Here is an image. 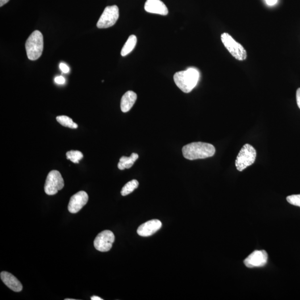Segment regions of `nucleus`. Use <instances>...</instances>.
<instances>
[{"mask_svg":"<svg viewBox=\"0 0 300 300\" xmlns=\"http://www.w3.org/2000/svg\"><path fill=\"white\" fill-rule=\"evenodd\" d=\"M216 150L213 145L202 142H195L182 148L183 157L189 160L203 159L213 156Z\"/></svg>","mask_w":300,"mask_h":300,"instance_id":"1","label":"nucleus"},{"mask_svg":"<svg viewBox=\"0 0 300 300\" xmlns=\"http://www.w3.org/2000/svg\"><path fill=\"white\" fill-rule=\"evenodd\" d=\"M199 71L189 68L175 73L174 80L176 85L183 93H189L197 85L199 80Z\"/></svg>","mask_w":300,"mask_h":300,"instance_id":"2","label":"nucleus"},{"mask_svg":"<svg viewBox=\"0 0 300 300\" xmlns=\"http://www.w3.org/2000/svg\"><path fill=\"white\" fill-rule=\"evenodd\" d=\"M29 60L35 61L40 57L44 50V37L41 32L36 30L28 37L25 44Z\"/></svg>","mask_w":300,"mask_h":300,"instance_id":"3","label":"nucleus"},{"mask_svg":"<svg viewBox=\"0 0 300 300\" xmlns=\"http://www.w3.org/2000/svg\"><path fill=\"white\" fill-rule=\"evenodd\" d=\"M256 157V151L255 148L251 145L245 144L236 157L235 165L237 170L239 172H243L255 162Z\"/></svg>","mask_w":300,"mask_h":300,"instance_id":"4","label":"nucleus"},{"mask_svg":"<svg viewBox=\"0 0 300 300\" xmlns=\"http://www.w3.org/2000/svg\"><path fill=\"white\" fill-rule=\"evenodd\" d=\"M221 39L225 48L236 59L243 61L247 58V53L244 48L233 39L228 33L226 32L223 33Z\"/></svg>","mask_w":300,"mask_h":300,"instance_id":"5","label":"nucleus"},{"mask_svg":"<svg viewBox=\"0 0 300 300\" xmlns=\"http://www.w3.org/2000/svg\"><path fill=\"white\" fill-rule=\"evenodd\" d=\"M64 181L62 175L57 170H52L48 175L44 186L45 193L48 195H56L63 189Z\"/></svg>","mask_w":300,"mask_h":300,"instance_id":"6","label":"nucleus"},{"mask_svg":"<svg viewBox=\"0 0 300 300\" xmlns=\"http://www.w3.org/2000/svg\"><path fill=\"white\" fill-rule=\"evenodd\" d=\"M119 18V9L116 5L107 6L97 23L99 28L110 27L116 24Z\"/></svg>","mask_w":300,"mask_h":300,"instance_id":"7","label":"nucleus"},{"mask_svg":"<svg viewBox=\"0 0 300 300\" xmlns=\"http://www.w3.org/2000/svg\"><path fill=\"white\" fill-rule=\"evenodd\" d=\"M115 241L114 233L110 230L100 232L94 240V247L100 252L110 251Z\"/></svg>","mask_w":300,"mask_h":300,"instance_id":"8","label":"nucleus"},{"mask_svg":"<svg viewBox=\"0 0 300 300\" xmlns=\"http://www.w3.org/2000/svg\"><path fill=\"white\" fill-rule=\"evenodd\" d=\"M268 260V253L265 250H257L246 258L244 264L249 268H260L266 265Z\"/></svg>","mask_w":300,"mask_h":300,"instance_id":"9","label":"nucleus"},{"mask_svg":"<svg viewBox=\"0 0 300 300\" xmlns=\"http://www.w3.org/2000/svg\"><path fill=\"white\" fill-rule=\"evenodd\" d=\"M89 200V196L85 191H81L71 198L68 210L72 214H76L82 207L86 205Z\"/></svg>","mask_w":300,"mask_h":300,"instance_id":"10","label":"nucleus"},{"mask_svg":"<svg viewBox=\"0 0 300 300\" xmlns=\"http://www.w3.org/2000/svg\"><path fill=\"white\" fill-rule=\"evenodd\" d=\"M162 227V223L160 220H152L140 225L137 232L138 235L143 237L151 236L160 230Z\"/></svg>","mask_w":300,"mask_h":300,"instance_id":"11","label":"nucleus"},{"mask_svg":"<svg viewBox=\"0 0 300 300\" xmlns=\"http://www.w3.org/2000/svg\"><path fill=\"white\" fill-rule=\"evenodd\" d=\"M145 10L149 13L167 15L168 8L160 0H147L145 4Z\"/></svg>","mask_w":300,"mask_h":300,"instance_id":"12","label":"nucleus"},{"mask_svg":"<svg viewBox=\"0 0 300 300\" xmlns=\"http://www.w3.org/2000/svg\"><path fill=\"white\" fill-rule=\"evenodd\" d=\"M0 277L2 282L12 291L16 293L22 291V283L13 275L6 272H2L0 274Z\"/></svg>","mask_w":300,"mask_h":300,"instance_id":"13","label":"nucleus"},{"mask_svg":"<svg viewBox=\"0 0 300 300\" xmlns=\"http://www.w3.org/2000/svg\"><path fill=\"white\" fill-rule=\"evenodd\" d=\"M137 100V95L134 92L128 91L125 93L121 100V110L123 112H127L131 109Z\"/></svg>","mask_w":300,"mask_h":300,"instance_id":"14","label":"nucleus"},{"mask_svg":"<svg viewBox=\"0 0 300 300\" xmlns=\"http://www.w3.org/2000/svg\"><path fill=\"white\" fill-rule=\"evenodd\" d=\"M138 158V154L135 153H132L130 157L123 156L121 157L118 165L119 169L124 170L130 169Z\"/></svg>","mask_w":300,"mask_h":300,"instance_id":"15","label":"nucleus"},{"mask_svg":"<svg viewBox=\"0 0 300 300\" xmlns=\"http://www.w3.org/2000/svg\"><path fill=\"white\" fill-rule=\"evenodd\" d=\"M136 44L137 37L135 35H132L129 37L122 50V52H121L122 55L123 56L127 55L135 48Z\"/></svg>","mask_w":300,"mask_h":300,"instance_id":"16","label":"nucleus"},{"mask_svg":"<svg viewBox=\"0 0 300 300\" xmlns=\"http://www.w3.org/2000/svg\"><path fill=\"white\" fill-rule=\"evenodd\" d=\"M56 120L62 126L70 128H77L78 125L74 123L73 120L67 116H58L56 118Z\"/></svg>","mask_w":300,"mask_h":300,"instance_id":"17","label":"nucleus"},{"mask_svg":"<svg viewBox=\"0 0 300 300\" xmlns=\"http://www.w3.org/2000/svg\"><path fill=\"white\" fill-rule=\"evenodd\" d=\"M139 185V182L136 180H132L129 181L123 187L121 194H122L123 197L130 194L138 187Z\"/></svg>","mask_w":300,"mask_h":300,"instance_id":"18","label":"nucleus"},{"mask_svg":"<svg viewBox=\"0 0 300 300\" xmlns=\"http://www.w3.org/2000/svg\"><path fill=\"white\" fill-rule=\"evenodd\" d=\"M83 157V153L79 151L71 150L66 153L67 159L70 160L75 164H78L79 161L82 160Z\"/></svg>","mask_w":300,"mask_h":300,"instance_id":"19","label":"nucleus"},{"mask_svg":"<svg viewBox=\"0 0 300 300\" xmlns=\"http://www.w3.org/2000/svg\"><path fill=\"white\" fill-rule=\"evenodd\" d=\"M287 202L291 205L300 207V194L289 196L286 198Z\"/></svg>","mask_w":300,"mask_h":300,"instance_id":"20","label":"nucleus"},{"mask_svg":"<svg viewBox=\"0 0 300 300\" xmlns=\"http://www.w3.org/2000/svg\"><path fill=\"white\" fill-rule=\"evenodd\" d=\"M60 69L62 73L65 74L68 73L70 72V68L69 67L64 63H61L60 64Z\"/></svg>","mask_w":300,"mask_h":300,"instance_id":"21","label":"nucleus"},{"mask_svg":"<svg viewBox=\"0 0 300 300\" xmlns=\"http://www.w3.org/2000/svg\"><path fill=\"white\" fill-rule=\"evenodd\" d=\"M55 81L58 83V84H64L65 83V78L62 76H57L55 78Z\"/></svg>","mask_w":300,"mask_h":300,"instance_id":"22","label":"nucleus"},{"mask_svg":"<svg viewBox=\"0 0 300 300\" xmlns=\"http://www.w3.org/2000/svg\"><path fill=\"white\" fill-rule=\"evenodd\" d=\"M267 5L269 6H274L276 5L277 0H265Z\"/></svg>","mask_w":300,"mask_h":300,"instance_id":"23","label":"nucleus"},{"mask_svg":"<svg viewBox=\"0 0 300 300\" xmlns=\"http://www.w3.org/2000/svg\"><path fill=\"white\" fill-rule=\"evenodd\" d=\"M297 101L298 106L300 109V88L298 89L297 91Z\"/></svg>","mask_w":300,"mask_h":300,"instance_id":"24","label":"nucleus"},{"mask_svg":"<svg viewBox=\"0 0 300 300\" xmlns=\"http://www.w3.org/2000/svg\"><path fill=\"white\" fill-rule=\"evenodd\" d=\"M10 0H0V7H2L4 5H5Z\"/></svg>","mask_w":300,"mask_h":300,"instance_id":"25","label":"nucleus"},{"mask_svg":"<svg viewBox=\"0 0 300 300\" xmlns=\"http://www.w3.org/2000/svg\"><path fill=\"white\" fill-rule=\"evenodd\" d=\"M91 300H103L101 298L97 297V296H93L91 298Z\"/></svg>","mask_w":300,"mask_h":300,"instance_id":"26","label":"nucleus"}]
</instances>
